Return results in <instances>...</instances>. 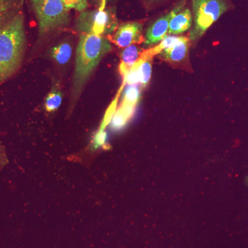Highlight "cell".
<instances>
[{"label":"cell","instance_id":"cell-1","mask_svg":"<svg viewBox=\"0 0 248 248\" xmlns=\"http://www.w3.org/2000/svg\"><path fill=\"white\" fill-rule=\"evenodd\" d=\"M111 50L112 46L104 36L84 33L80 35L72 89L73 99H78L96 67Z\"/></svg>","mask_w":248,"mask_h":248},{"label":"cell","instance_id":"cell-2","mask_svg":"<svg viewBox=\"0 0 248 248\" xmlns=\"http://www.w3.org/2000/svg\"><path fill=\"white\" fill-rule=\"evenodd\" d=\"M25 47L24 17L20 12L0 30V84L17 71Z\"/></svg>","mask_w":248,"mask_h":248},{"label":"cell","instance_id":"cell-3","mask_svg":"<svg viewBox=\"0 0 248 248\" xmlns=\"http://www.w3.org/2000/svg\"><path fill=\"white\" fill-rule=\"evenodd\" d=\"M31 4L38 22L40 37L70 22V10L62 0H31Z\"/></svg>","mask_w":248,"mask_h":248},{"label":"cell","instance_id":"cell-4","mask_svg":"<svg viewBox=\"0 0 248 248\" xmlns=\"http://www.w3.org/2000/svg\"><path fill=\"white\" fill-rule=\"evenodd\" d=\"M76 29L84 34L109 35L115 31L118 20L114 8L106 9L105 3L98 9L84 11L76 19Z\"/></svg>","mask_w":248,"mask_h":248},{"label":"cell","instance_id":"cell-5","mask_svg":"<svg viewBox=\"0 0 248 248\" xmlns=\"http://www.w3.org/2000/svg\"><path fill=\"white\" fill-rule=\"evenodd\" d=\"M228 7V0H192L194 26L190 31V40L195 41L202 37Z\"/></svg>","mask_w":248,"mask_h":248},{"label":"cell","instance_id":"cell-6","mask_svg":"<svg viewBox=\"0 0 248 248\" xmlns=\"http://www.w3.org/2000/svg\"><path fill=\"white\" fill-rule=\"evenodd\" d=\"M143 27L139 22L124 23L118 27L115 33L109 40L120 48H126L133 44H141L144 42Z\"/></svg>","mask_w":248,"mask_h":248},{"label":"cell","instance_id":"cell-7","mask_svg":"<svg viewBox=\"0 0 248 248\" xmlns=\"http://www.w3.org/2000/svg\"><path fill=\"white\" fill-rule=\"evenodd\" d=\"M184 4H180L176 6L169 14L165 15L155 21L146 31V37L144 39L145 46L156 45L161 42L167 36L169 32V24L174 15L184 9Z\"/></svg>","mask_w":248,"mask_h":248},{"label":"cell","instance_id":"cell-8","mask_svg":"<svg viewBox=\"0 0 248 248\" xmlns=\"http://www.w3.org/2000/svg\"><path fill=\"white\" fill-rule=\"evenodd\" d=\"M193 17L189 9H182L171 19L169 24V32L171 35H180L189 30L192 27Z\"/></svg>","mask_w":248,"mask_h":248},{"label":"cell","instance_id":"cell-9","mask_svg":"<svg viewBox=\"0 0 248 248\" xmlns=\"http://www.w3.org/2000/svg\"><path fill=\"white\" fill-rule=\"evenodd\" d=\"M189 45L190 42L187 37H180L175 45L159 53L160 56L171 62H182L187 56Z\"/></svg>","mask_w":248,"mask_h":248},{"label":"cell","instance_id":"cell-10","mask_svg":"<svg viewBox=\"0 0 248 248\" xmlns=\"http://www.w3.org/2000/svg\"><path fill=\"white\" fill-rule=\"evenodd\" d=\"M143 52V50L136 45H130L122 50L120 54L121 63L120 65V74L124 77L129 71L131 69L140 55Z\"/></svg>","mask_w":248,"mask_h":248},{"label":"cell","instance_id":"cell-11","mask_svg":"<svg viewBox=\"0 0 248 248\" xmlns=\"http://www.w3.org/2000/svg\"><path fill=\"white\" fill-rule=\"evenodd\" d=\"M136 107L132 106L121 105L120 108L115 111L110 122L111 130L113 132H120L123 130L135 113Z\"/></svg>","mask_w":248,"mask_h":248},{"label":"cell","instance_id":"cell-12","mask_svg":"<svg viewBox=\"0 0 248 248\" xmlns=\"http://www.w3.org/2000/svg\"><path fill=\"white\" fill-rule=\"evenodd\" d=\"M152 61L153 58L146 56L142 52L140 58L135 63V66L138 67L139 77H140V83L141 89L146 88L149 83L152 74Z\"/></svg>","mask_w":248,"mask_h":248},{"label":"cell","instance_id":"cell-13","mask_svg":"<svg viewBox=\"0 0 248 248\" xmlns=\"http://www.w3.org/2000/svg\"><path fill=\"white\" fill-rule=\"evenodd\" d=\"M72 53V46L67 41H63L58 44L50 50V56L60 65L67 64L71 60Z\"/></svg>","mask_w":248,"mask_h":248},{"label":"cell","instance_id":"cell-14","mask_svg":"<svg viewBox=\"0 0 248 248\" xmlns=\"http://www.w3.org/2000/svg\"><path fill=\"white\" fill-rule=\"evenodd\" d=\"M63 99L61 88L58 81H54L51 89L45 99V107L48 112H53L61 106Z\"/></svg>","mask_w":248,"mask_h":248},{"label":"cell","instance_id":"cell-15","mask_svg":"<svg viewBox=\"0 0 248 248\" xmlns=\"http://www.w3.org/2000/svg\"><path fill=\"white\" fill-rule=\"evenodd\" d=\"M141 96V88L138 84L128 85L124 90L122 104L136 107Z\"/></svg>","mask_w":248,"mask_h":248},{"label":"cell","instance_id":"cell-16","mask_svg":"<svg viewBox=\"0 0 248 248\" xmlns=\"http://www.w3.org/2000/svg\"><path fill=\"white\" fill-rule=\"evenodd\" d=\"M23 0H0V16L9 11L22 9Z\"/></svg>","mask_w":248,"mask_h":248},{"label":"cell","instance_id":"cell-17","mask_svg":"<svg viewBox=\"0 0 248 248\" xmlns=\"http://www.w3.org/2000/svg\"><path fill=\"white\" fill-rule=\"evenodd\" d=\"M68 9H74L79 12L86 11L89 6L87 0H62Z\"/></svg>","mask_w":248,"mask_h":248},{"label":"cell","instance_id":"cell-18","mask_svg":"<svg viewBox=\"0 0 248 248\" xmlns=\"http://www.w3.org/2000/svg\"><path fill=\"white\" fill-rule=\"evenodd\" d=\"M108 134L104 128H100L94 135L93 140V149H97L107 143Z\"/></svg>","mask_w":248,"mask_h":248},{"label":"cell","instance_id":"cell-19","mask_svg":"<svg viewBox=\"0 0 248 248\" xmlns=\"http://www.w3.org/2000/svg\"><path fill=\"white\" fill-rule=\"evenodd\" d=\"M20 12L21 9L14 10V11H9L6 14L1 15L0 16V30H1L5 26L7 25Z\"/></svg>","mask_w":248,"mask_h":248},{"label":"cell","instance_id":"cell-20","mask_svg":"<svg viewBox=\"0 0 248 248\" xmlns=\"http://www.w3.org/2000/svg\"><path fill=\"white\" fill-rule=\"evenodd\" d=\"M7 164V158L5 154L3 148L0 146V170L4 168L5 165Z\"/></svg>","mask_w":248,"mask_h":248}]
</instances>
